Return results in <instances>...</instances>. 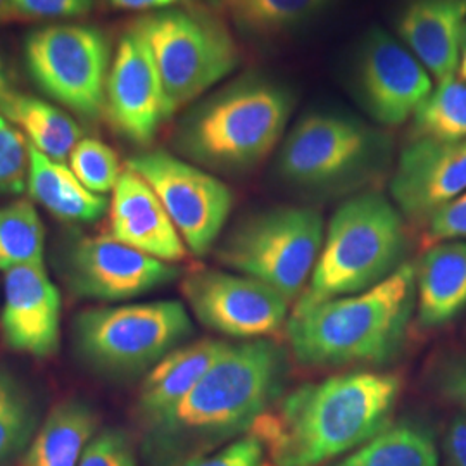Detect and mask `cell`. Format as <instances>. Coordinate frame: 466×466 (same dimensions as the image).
<instances>
[{"mask_svg": "<svg viewBox=\"0 0 466 466\" xmlns=\"http://www.w3.org/2000/svg\"><path fill=\"white\" fill-rule=\"evenodd\" d=\"M211 7H215V9H227L228 7V4H230V0H206Z\"/></svg>", "mask_w": 466, "mask_h": 466, "instance_id": "41", "label": "cell"}, {"mask_svg": "<svg viewBox=\"0 0 466 466\" xmlns=\"http://www.w3.org/2000/svg\"><path fill=\"white\" fill-rule=\"evenodd\" d=\"M287 352L273 340L228 344L199 383L169 411L146 423L150 466H182L242 435L280 400Z\"/></svg>", "mask_w": 466, "mask_h": 466, "instance_id": "1", "label": "cell"}, {"mask_svg": "<svg viewBox=\"0 0 466 466\" xmlns=\"http://www.w3.org/2000/svg\"><path fill=\"white\" fill-rule=\"evenodd\" d=\"M228 344L218 339H200L167 352L150 368L137 400V411L144 425L184 400Z\"/></svg>", "mask_w": 466, "mask_h": 466, "instance_id": "20", "label": "cell"}, {"mask_svg": "<svg viewBox=\"0 0 466 466\" xmlns=\"http://www.w3.org/2000/svg\"><path fill=\"white\" fill-rule=\"evenodd\" d=\"M398 34L437 84L454 78L466 38V0H410Z\"/></svg>", "mask_w": 466, "mask_h": 466, "instance_id": "19", "label": "cell"}, {"mask_svg": "<svg viewBox=\"0 0 466 466\" xmlns=\"http://www.w3.org/2000/svg\"><path fill=\"white\" fill-rule=\"evenodd\" d=\"M333 0H230L228 7L240 30L256 36H277L300 26Z\"/></svg>", "mask_w": 466, "mask_h": 466, "instance_id": "28", "label": "cell"}, {"mask_svg": "<svg viewBox=\"0 0 466 466\" xmlns=\"http://www.w3.org/2000/svg\"><path fill=\"white\" fill-rule=\"evenodd\" d=\"M127 167L156 192L190 254L202 258L215 248L232 213V190L227 185L163 149L137 154Z\"/></svg>", "mask_w": 466, "mask_h": 466, "instance_id": "11", "label": "cell"}, {"mask_svg": "<svg viewBox=\"0 0 466 466\" xmlns=\"http://www.w3.org/2000/svg\"><path fill=\"white\" fill-rule=\"evenodd\" d=\"M78 466H137L134 446L123 431L106 429L88 442Z\"/></svg>", "mask_w": 466, "mask_h": 466, "instance_id": "32", "label": "cell"}, {"mask_svg": "<svg viewBox=\"0 0 466 466\" xmlns=\"http://www.w3.org/2000/svg\"><path fill=\"white\" fill-rule=\"evenodd\" d=\"M408 237L394 202L380 192H363L333 213L317 267L292 313L325 300L365 292L402 267Z\"/></svg>", "mask_w": 466, "mask_h": 466, "instance_id": "5", "label": "cell"}, {"mask_svg": "<svg viewBox=\"0 0 466 466\" xmlns=\"http://www.w3.org/2000/svg\"><path fill=\"white\" fill-rule=\"evenodd\" d=\"M61 273L80 298L127 300L175 282L182 269L107 235L75 238L63 250Z\"/></svg>", "mask_w": 466, "mask_h": 466, "instance_id": "13", "label": "cell"}, {"mask_svg": "<svg viewBox=\"0 0 466 466\" xmlns=\"http://www.w3.org/2000/svg\"><path fill=\"white\" fill-rule=\"evenodd\" d=\"M96 411L78 400L54 406L26 452V466H78L97 433Z\"/></svg>", "mask_w": 466, "mask_h": 466, "instance_id": "24", "label": "cell"}, {"mask_svg": "<svg viewBox=\"0 0 466 466\" xmlns=\"http://www.w3.org/2000/svg\"><path fill=\"white\" fill-rule=\"evenodd\" d=\"M61 309V292L44 265L13 268L4 273L0 329L9 350L34 358H49L57 352Z\"/></svg>", "mask_w": 466, "mask_h": 466, "instance_id": "17", "label": "cell"}, {"mask_svg": "<svg viewBox=\"0 0 466 466\" xmlns=\"http://www.w3.org/2000/svg\"><path fill=\"white\" fill-rule=\"evenodd\" d=\"M9 90V78H7V71L0 63V100L5 96V92Z\"/></svg>", "mask_w": 466, "mask_h": 466, "instance_id": "40", "label": "cell"}, {"mask_svg": "<svg viewBox=\"0 0 466 466\" xmlns=\"http://www.w3.org/2000/svg\"><path fill=\"white\" fill-rule=\"evenodd\" d=\"M149 46L169 117L230 76L238 49L217 17L169 7L138 17L134 26Z\"/></svg>", "mask_w": 466, "mask_h": 466, "instance_id": "6", "label": "cell"}, {"mask_svg": "<svg viewBox=\"0 0 466 466\" xmlns=\"http://www.w3.org/2000/svg\"><path fill=\"white\" fill-rule=\"evenodd\" d=\"M106 115L117 134L146 147L167 121V100L146 38L130 28L117 42L106 86Z\"/></svg>", "mask_w": 466, "mask_h": 466, "instance_id": "15", "label": "cell"}, {"mask_svg": "<svg viewBox=\"0 0 466 466\" xmlns=\"http://www.w3.org/2000/svg\"><path fill=\"white\" fill-rule=\"evenodd\" d=\"M394 206L413 221H429L466 190V140H411L390 178Z\"/></svg>", "mask_w": 466, "mask_h": 466, "instance_id": "16", "label": "cell"}, {"mask_svg": "<svg viewBox=\"0 0 466 466\" xmlns=\"http://www.w3.org/2000/svg\"><path fill=\"white\" fill-rule=\"evenodd\" d=\"M0 115L21 130L32 147L59 163L69 159L75 146L84 138L80 125L66 111L11 88L0 100Z\"/></svg>", "mask_w": 466, "mask_h": 466, "instance_id": "23", "label": "cell"}, {"mask_svg": "<svg viewBox=\"0 0 466 466\" xmlns=\"http://www.w3.org/2000/svg\"><path fill=\"white\" fill-rule=\"evenodd\" d=\"M389 144L383 135L356 117L309 113L283 140L279 175L308 192L350 187L382 167Z\"/></svg>", "mask_w": 466, "mask_h": 466, "instance_id": "9", "label": "cell"}, {"mask_svg": "<svg viewBox=\"0 0 466 466\" xmlns=\"http://www.w3.org/2000/svg\"><path fill=\"white\" fill-rule=\"evenodd\" d=\"M413 140H466V82L456 76L437 84L413 113Z\"/></svg>", "mask_w": 466, "mask_h": 466, "instance_id": "27", "label": "cell"}, {"mask_svg": "<svg viewBox=\"0 0 466 466\" xmlns=\"http://www.w3.org/2000/svg\"><path fill=\"white\" fill-rule=\"evenodd\" d=\"M400 380L352 371L304 383L261 418L254 435L275 466H318L361 448L390 425Z\"/></svg>", "mask_w": 466, "mask_h": 466, "instance_id": "2", "label": "cell"}, {"mask_svg": "<svg viewBox=\"0 0 466 466\" xmlns=\"http://www.w3.org/2000/svg\"><path fill=\"white\" fill-rule=\"evenodd\" d=\"M194 330L180 300L90 308L75 318V348L90 367L111 375L149 371Z\"/></svg>", "mask_w": 466, "mask_h": 466, "instance_id": "8", "label": "cell"}, {"mask_svg": "<svg viewBox=\"0 0 466 466\" xmlns=\"http://www.w3.org/2000/svg\"><path fill=\"white\" fill-rule=\"evenodd\" d=\"M15 15L28 19H66L90 13L94 0H9Z\"/></svg>", "mask_w": 466, "mask_h": 466, "instance_id": "35", "label": "cell"}, {"mask_svg": "<svg viewBox=\"0 0 466 466\" xmlns=\"http://www.w3.org/2000/svg\"><path fill=\"white\" fill-rule=\"evenodd\" d=\"M415 311V267L404 263L365 292L292 313L289 342L306 367H380L398 358Z\"/></svg>", "mask_w": 466, "mask_h": 466, "instance_id": "3", "label": "cell"}, {"mask_svg": "<svg viewBox=\"0 0 466 466\" xmlns=\"http://www.w3.org/2000/svg\"><path fill=\"white\" fill-rule=\"evenodd\" d=\"M28 76L49 99L85 119L106 113L111 42L97 26L56 23L25 36Z\"/></svg>", "mask_w": 466, "mask_h": 466, "instance_id": "10", "label": "cell"}, {"mask_svg": "<svg viewBox=\"0 0 466 466\" xmlns=\"http://www.w3.org/2000/svg\"><path fill=\"white\" fill-rule=\"evenodd\" d=\"M417 315L427 329L448 325L466 308V240L439 242L415 267Z\"/></svg>", "mask_w": 466, "mask_h": 466, "instance_id": "21", "label": "cell"}, {"mask_svg": "<svg viewBox=\"0 0 466 466\" xmlns=\"http://www.w3.org/2000/svg\"><path fill=\"white\" fill-rule=\"evenodd\" d=\"M335 466H441L432 433L425 427L390 423Z\"/></svg>", "mask_w": 466, "mask_h": 466, "instance_id": "25", "label": "cell"}, {"mask_svg": "<svg viewBox=\"0 0 466 466\" xmlns=\"http://www.w3.org/2000/svg\"><path fill=\"white\" fill-rule=\"evenodd\" d=\"M429 233L437 242L466 240V190L429 219Z\"/></svg>", "mask_w": 466, "mask_h": 466, "instance_id": "36", "label": "cell"}, {"mask_svg": "<svg viewBox=\"0 0 466 466\" xmlns=\"http://www.w3.org/2000/svg\"><path fill=\"white\" fill-rule=\"evenodd\" d=\"M13 16H15V13H13V9H11L9 0H0V25L5 23V21H9Z\"/></svg>", "mask_w": 466, "mask_h": 466, "instance_id": "39", "label": "cell"}, {"mask_svg": "<svg viewBox=\"0 0 466 466\" xmlns=\"http://www.w3.org/2000/svg\"><path fill=\"white\" fill-rule=\"evenodd\" d=\"M460 76H461V80H465L466 82V47L463 50V54H461V61H460Z\"/></svg>", "mask_w": 466, "mask_h": 466, "instance_id": "42", "label": "cell"}, {"mask_svg": "<svg viewBox=\"0 0 466 466\" xmlns=\"http://www.w3.org/2000/svg\"><path fill=\"white\" fill-rule=\"evenodd\" d=\"M354 82L365 111L385 127L402 125L432 92L429 71L383 30H373L365 38Z\"/></svg>", "mask_w": 466, "mask_h": 466, "instance_id": "14", "label": "cell"}, {"mask_svg": "<svg viewBox=\"0 0 466 466\" xmlns=\"http://www.w3.org/2000/svg\"><path fill=\"white\" fill-rule=\"evenodd\" d=\"M30 163V142L0 115V198L28 190Z\"/></svg>", "mask_w": 466, "mask_h": 466, "instance_id": "31", "label": "cell"}, {"mask_svg": "<svg viewBox=\"0 0 466 466\" xmlns=\"http://www.w3.org/2000/svg\"><path fill=\"white\" fill-rule=\"evenodd\" d=\"M265 446L258 435L248 433L219 450L202 454L182 466H263Z\"/></svg>", "mask_w": 466, "mask_h": 466, "instance_id": "33", "label": "cell"}, {"mask_svg": "<svg viewBox=\"0 0 466 466\" xmlns=\"http://www.w3.org/2000/svg\"><path fill=\"white\" fill-rule=\"evenodd\" d=\"M111 5L125 11H163L169 9L182 0H109Z\"/></svg>", "mask_w": 466, "mask_h": 466, "instance_id": "38", "label": "cell"}, {"mask_svg": "<svg viewBox=\"0 0 466 466\" xmlns=\"http://www.w3.org/2000/svg\"><path fill=\"white\" fill-rule=\"evenodd\" d=\"M433 390L466 413V356L451 354L435 363L432 371Z\"/></svg>", "mask_w": 466, "mask_h": 466, "instance_id": "34", "label": "cell"}, {"mask_svg": "<svg viewBox=\"0 0 466 466\" xmlns=\"http://www.w3.org/2000/svg\"><path fill=\"white\" fill-rule=\"evenodd\" d=\"M35 429L32 400L13 373L0 368V466L13 460Z\"/></svg>", "mask_w": 466, "mask_h": 466, "instance_id": "29", "label": "cell"}, {"mask_svg": "<svg viewBox=\"0 0 466 466\" xmlns=\"http://www.w3.org/2000/svg\"><path fill=\"white\" fill-rule=\"evenodd\" d=\"M69 169L84 187L99 196L113 192L121 175L116 152L97 138H82L75 146Z\"/></svg>", "mask_w": 466, "mask_h": 466, "instance_id": "30", "label": "cell"}, {"mask_svg": "<svg viewBox=\"0 0 466 466\" xmlns=\"http://www.w3.org/2000/svg\"><path fill=\"white\" fill-rule=\"evenodd\" d=\"M321 215L304 206H279L244 219L218 248V261L298 300L317 267L325 238Z\"/></svg>", "mask_w": 466, "mask_h": 466, "instance_id": "7", "label": "cell"}, {"mask_svg": "<svg viewBox=\"0 0 466 466\" xmlns=\"http://www.w3.org/2000/svg\"><path fill=\"white\" fill-rule=\"evenodd\" d=\"M185 300L204 327L240 342L261 340L289 323L290 300L267 283L235 271L185 275Z\"/></svg>", "mask_w": 466, "mask_h": 466, "instance_id": "12", "label": "cell"}, {"mask_svg": "<svg viewBox=\"0 0 466 466\" xmlns=\"http://www.w3.org/2000/svg\"><path fill=\"white\" fill-rule=\"evenodd\" d=\"M294 107L292 92L246 75L198 102L180 119L173 144L185 159L219 173H246L280 142Z\"/></svg>", "mask_w": 466, "mask_h": 466, "instance_id": "4", "label": "cell"}, {"mask_svg": "<svg viewBox=\"0 0 466 466\" xmlns=\"http://www.w3.org/2000/svg\"><path fill=\"white\" fill-rule=\"evenodd\" d=\"M46 227L32 200L0 208V271L44 265Z\"/></svg>", "mask_w": 466, "mask_h": 466, "instance_id": "26", "label": "cell"}, {"mask_svg": "<svg viewBox=\"0 0 466 466\" xmlns=\"http://www.w3.org/2000/svg\"><path fill=\"white\" fill-rule=\"evenodd\" d=\"M111 237L165 263H180L188 254L182 235L149 184L132 169L119 175L109 202Z\"/></svg>", "mask_w": 466, "mask_h": 466, "instance_id": "18", "label": "cell"}, {"mask_svg": "<svg viewBox=\"0 0 466 466\" xmlns=\"http://www.w3.org/2000/svg\"><path fill=\"white\" fill-rule=\"evenodd\" d=\"M30 199L66 223H92L106 215L109 200L90 192L65 163L54 161L30 146Z\"/></svg>", "mask_w": 466, "mask_h": 466, "instance_id": "22", "label": "cell"}, {"mask_svg": "<svg viewBox=\"0 0 466 466\" xmlns=\"http://www.w3.org/2000/svg\"><path fill=\"white\" fill-rule=\"evenodd\" d=\"M446 466H466V413L451 420L444 435Z\"/></svg>", "mask_w": 466, "mask_h": 466, "instance_id": "37", "label": "cell"}]
</instances>
